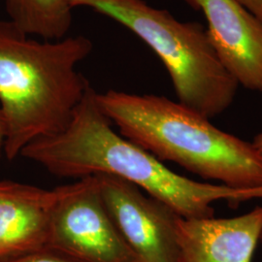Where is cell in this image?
<instances>
[{
  "instance_id": "cell-11",
  "label": "cell",
  "mask_w": 262,
  "mask_h": 262,
  "mask_svg": "<svg viewBox=\"0 0 262 262\" xmlns=\"http://www.w3.org/2000/svg\"><path fill=\"white\" fill-rule=\"evenodd\" d=\"M2 262H80L63 253L45 248L34 253H28L16 258Z\"/></svg>"
},
{
  "instance_id": "cell-15",
  "label": "cell",
  "mask_w": 262,
  "mask_h": 262,
  "mask_svg": "<svg viewBox=\"0 0 262 262\" xmlns=\"http://www.w3.org/2000/svg\"><path fill=\"white\" fill-rule=\"evenodd\" d=\"M260 240L262 241V229H261V233H260Z\"/></svg>"
},
{
  "instance_id": "cell-6",
  "label": "cell",
  "mask_w": 262,
  "mask_h": 262,
  "mask_svg": "<svg viewBox=\"0 0 262 262\" xmlns=\"http://www.w3.org/2000/svg\"><path fill=\"white\" fill-rule=\"evenodd\" d=\"M113 222L142 262H179L176 226L180 215L122 179L95 175ZM182 217V216H181Z\"/></svg>"
},
{
  "instance_id": "cell-7",
  "label": "cell",
  "mask_w": 262,
  "mask_h": 262,
  "mask_svg": "<svg viewBox=\"0 0 262 262\" xmlns=\"http://www.w3.org/2000/svg\"><path fill=\"white\" fill-rule=\"evenodd\" d=\"M200 10L221 63L238 84L262 93V23L233 0H185Z\"/></svg>"
},
{
  "instance_id": "cell-9",
  "label": "cell",
  "mask_w": 262,
  "mask_h": 262,
  "mask_svg": "<svg viewBox=\"0 0 262 262\" xmlns=\"http://www.w3.org/2000/svg\"><path fill=\"white\" fill-rule=\"evenodd\" d=\"M56 191L0 181V262L48 247Z\"/></svg>"
},
{
  "instance_id": "cell-8",
  "label": "cell",
  "mask_w": 262,
  "mask_h": 262,
  "mask_svg": "<svg viewBox=\"0 0 262 262\" xmlns=\"http://www.w3.org/2000/svg\"><path fill=\"white\" fill-rule=\"evenodd\" d=\"M262 229V207L227 219L179 217V262H252Z\"/></svg>"
},
{
  "instance_id": "cell-4",
  "label": "cell",
  "mask_w": 262,
  "mask_h": 262,
  "mask_svg": "<svg viewBox=\"0 0 262 262\" xmlns=\"http://www.w3.org/2000/svg\"><path fill=\"white\" fill-rule=\"evenodd\" d=\"M70 1L73 8L94 10L140 38L166 68L180 103L210 120L234 101L239 84L221 63L201 24L181 21L144 0Z\"/></svg>"
},
{
  "instance_id": "cell-3",
  "label": "cell",
  "mask_w": 262,
  "mask_h": 262,
  "mask_svg": "<svg viewBox=\"0 0 262 262\" xmlns=\"http://www.w3.org/2000/svg\"><path fill=\"white\" fill-rule=\"evenodd\" d=\"M96 99L121 135L160 161L232 188H261L262 161L252 143L219 129L179 101L115 90L97 93Z\"/></svg>"
},
{
  "instance_id": "cell-12",
  "label": "cell",
  "mask_w": 262,
  "mask_h": 262,
  "mask_svg": "<svg viewBox=\"0 0 262 262\" xmlns=\"http://www.w3.org/2000/svg\"><path fill=\"white\" fill-rule=\"evenodd\" d=\"M262 23V0H233Z\"/></svg>"
},
{
  "instance_id": "cell-2",
  "label": "cell",
  "mask_w": 262,
  "mask_h": 262,
  "mask_svg": "<svg viewBox=\"0 0 262 262\" xmlns=\"http://www.w3.org/2000/svg\"><path fill=\"white\" fill-rule=\"evenodd\" d=\"M90 38L49 41L0 20V112L3 154L13 160L28 144L63 130L91 86L78 66L93 52Z\"/></svg>"
},
{
  "instance_id": "cell-5",
  "label": "cell",
  "mask_w": 262,
  "mask_h": 262,
  "mask_svg": "<svg viewBox=\"0 0 262 262\" xmlns=\"http://www.w3.org/2000/svg\"><path fill=\"white\" fill-rule=\"evenodd\" d=\"M55 191L47 248L80 262H142L109 215L96 176Z\"/></svg>"
},
{
  "instance_id": "cell-1",
  "label": "cell",
  "mask_w": 262,
  "mask_h": 262,
  "mask_svg": "<svg viewBox=\"0 0 262 262\" xmlns=\"http://www.w3.org/2000/svg\"><path fill=\"white\" fill-rule=\"evenodd\" d=\"M96 94L90 86L66 128L31 142L20 156L59 177L82 179L104 174L125 180L184 219L213 217L212 203L219 200L237 207L262 198V187L238 189L200 183L173 172L150 152L113 129Z\"/></svg>"
},
{
  "instance_id": "cell-13",
  "label": "cell",
  "mask_w": 262,
  "mask_h": 262,
  "mask_svg": "<svg viewBox=\"0 0 262 262\" xmlns=\"http://www.w3.org/2000/svg\"><path fill=\"white\" fill-rule=\"evenodd\" d=\"M252 145H253L254 150L256 151L258 158H259L262 161V132L261 133H259V134H257V135L253 138Z\"/></svg>"
},
{
  "instance_id": "cell-14",
  "label": "cell",
  "mask_w": 262,
  "mask_h": 262,
  "mask_svg": "<svg viewBox=\"0 0 262 262\" xmlns=\"http://www.w3.org/2000/svg\"><path fill=\"white\" fill-rule=\"evenodd\" d=\"M4 142H5V126H4L2 114L0 112V157L3 154Z\"/></svg>"
},
{
  "instance_id": "cell-10",
  "label": "cell",
  "mask_w": 262,
  "mask_h": 262,
  "mask_svg": "<svg viewBox=\"0 0 262 262\" xmlns=\"http://www.w3.org/2000/svg\"><path fill=\"white\" fill-rule=\"evenodd\" d=\"M5 4L10 21L32 37L60 40L72 26L70 0H5Z\"/></svg>"
}]
</instances>
